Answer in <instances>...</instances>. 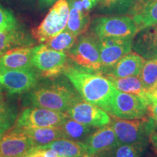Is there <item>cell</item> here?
Returning <instances> with one entry per match:
<instances>
[{
  "label": "cell",
  "instance_id": "obj_1",
  "mask_svg": "<svg viewBox=\"0 0 157 157\" xmlns=\"http://www.w3.org/2000/svg\"><path fill=\"white\" fill-rule=\"evenodd\" d=\"M82 99L109 112L116 87L109 77L78 66H67L63 73Z\"/></svg>",
  "mask_w": 157,
  "mask_h": 157
},
{
  "label": "cell",
  "instance_id": "obj_2",
  "mask_svg": "<svg viewBox=\"0 0 157 157\" xmlns=\"http://www.w3.org/2000/svg\"><path fill=\"white\" fill-rule=\"evenodd\" d=\"M80 95L68 84L60 82L37 85L27 94L25 102L31 106L66 112Z\"/></svg>",
  "mask_w": 157,
  "mask_h": 157
},
{
  "label": "cell",
  "instance_id": "obj_3",
  "mask_svg": "<svg viewBox=\"0 0 157 157\" xmlns=\"http://www.w3.org/2000/svg\"><path fill=\"white\" fill-rule=\"evenodd\" d=\"M111 125L119 145H143L147 146L149 137L154 130V119H113Z\"/></svg>",
  "mask_w": 157,
  "mask_h": 157
},
{
  "label": "cell",
  "instance_id": "obj_4",
  "mask_svg": "<svg viewBox=\"0 0 157 157\" xmlns=\"http://www.w3.org/2000/svg\"><path fill=\"white\" fill-rule=\"evenodd\" d=\"M69 10L68 0H58L33 31L34 39L39 42L45 43L63 31L67 25Z\"/></svg>",
  "mask_w": 157,
  "mask_h": 157
},
{
  "label": "cell",
  "instance_id": "obj_5",
  "mask_svg": "<svg viewBox=\"0 0 157 157\" xmlns=\"http://www.w3.org/2000/svg\"><path fill=\"white\" fill-rule=\"evenodd\" d=\"M91 29L98 39L107 37L133 39L139 31L132 17L126 15L98 17L92 23Z\"/></svg>",
  "mask_w": 157,
  "mask_h": 157
},
{
  "label": "cell",
  "instance_id": "obj_6",
  "mask_svg": "<svg viewBox=\"0 0 157 157\" xmlns=\"http://www.w3.org/2000/svg\"><path fill=\"white\" fill-rule=\"evenodd\" d=\"M68 57L76 66L101 73L98 39L91 35H82L68 52ZM102 74V73H101Z\"/></svg>",
  "mask_w": 157,
  "mask_h": 157
},
{
  "label": "cell",
  "instance_id": "obj_7",
  "mask_svg": "<svg viewBox=\"0 0 157 157\" xmlns=\"http://www.w3.org/2000/svg\"><path fill=\"white\" fill-rule=\"evenodd\" d=\"M32 64L43 77H57L67 67L68 55L42 44L33 48Z\"/></svg>",
  "mask_w": 157,
  "mask_h": 157
},
{
  "label": "cell",
  "instance_id": "obj_8",
  "mask_svg": "<svg viewBox=\"0 0 157 157\" xmlns=\"http://www.w3.org/2000/svg\"><path fill=\"white\" fill-rule=\"evenodd\" d=\"M148 108L147 98L117 90L111 102L109 113L119 119H143L149 112Z\"/></svg>",
  "mask_w": 157,
  "mask_h": 157
},
{
  "label": "cell",
  "instance_id": "obj_9",
  "mask_svg": "<svg viewBox=\"0 0 157 157\" xmlns=\"http://www.w3.org/2000/svg\"><path fill=\"white\" fill-rule=\"evenodd\" d=\"M39 76L34 67L0 69V84L9 95L28 93L38 84Z\"/></svg>",
  "mask_w": 157,
  "mask_h": 157
},
{
  "label": "cell",
  "instance_id": "obj_10",
  "mask_svg": "<svg viewBox=\"0 0 157 157\" xmlns=\"http://www.w3.org/2000/svg\"><path fill=\"white\" fill-rule=\"evenodd\" d=\"M68 117L66 112L40 107H29L23 109L15 121L17 127H60Z\"/></svg>",
  "mask_w": 157,
  "mask_h": 157
},
{
  "label": "cell",
  "instance_id": "obj_11",
  "mask_svg": "<svg viewBox=\"0 0 157 157\" xmlns=\"http://www.w3.org/2000/svg\"><path fill=\"white\" fill-rule=\"evenodd\" d=\"M132 40L133 39L130 38L116 37L98 39L101 73L107 74L122 57L132 51Z\"/></svg>",
  "mask_w": 157,
  "mask_h": 157
},
{
  "label": "cell",
  "instance_id": "obj_12",
  "mask_svg": "<svg viewBox=\"0 0 157 157\" xmlns=\"http://www.w3.org/2000/svg\"><path fill=\"white\" fill-rule=\"evenodd\" d=\"M66 113L74 120L92 127H102L111 122L108 112L85 101L81 96L71 105Z\"/></svg>",
  "mask_w": 157,
  "mask_h": 157
},
{
  "label": "cell",
  "instance_id": "obj_13",
  "mask_svg": "<svg viewBox=\"0 0 157 157\" xmlns=\"http://www.w3.org/2000/svg\"><path fill=\"white\" fill-rule=\"evenodd\" d=\"M34 148V143L21 127H15L0 137V157H21Z\"/></svg>",
  "mask_w": 157,
  "mask_h": 157
},
{
  "label": "cell",
  "instance_id": "obj_14",
  "mask_svg": "<svg viewBox=\"0 0 157 157\" xmlns=\"http://www.w3.org/2000/svg\"><path fill=\"white\" fill-rule=\"evenodd\" d=\"M83 143L85 144L87 154L96 156L105 154L119 145L111 124L102 127L93 132Z\"/></svg>",
  "mask_w": 157,
  "mask_h": 157
},
{
  "label": "cell",
  "instance_id": "obj_15",
  "mask_svg": "<svg viewBox=\"0 0 157 157\" xmlns=\"http://www.w3.org/2000/svg\"><path fill=\"white\" fill-rule=\"evenodd\" d=\"M133 50L149 60L157 57V24L141 29L132 40Z\"/></svg>",
  "mask_w": 157,
  "mask_h": 157
},
{
  "label": "cell",
  "instance_id": "obj_16",
  "mask_svg": "<svg viewBox=\"0 0 157 157\" xmlns=\"http://www.w3.org/2000/svg\"><path fill=\"white\" fill-rule=\"evenodd\" d=\"M128 13L139 31L157 24V0H134Z\"/></svg>",
  "mask_w": 157,
  "mask_h": 157
},
{
  "label": "cell",
  "instance_id": "obj_17",
  "mask_svg": "<svg viewBox=\"0 0 157 157\" xmlns=\"http://www.w3.org/2000/svg\"><path fill=\"white\" fill-rule=\"evenodd\" d=\"M33 48L30 46H21L6 52L0 57V69L34 67L32 64Z\"/></svg>",
  "mask_w": 157,
  "mask_h": 157
},
{
  "label": "cell",
  "instance_id": "obj_18",
  "mask_svg": "<svg viewBox=\"0 0 157 157\" xmlns=\"http://www.w3.org/2000/svg\"><path fill=\"white\" fill-rule=\"evenodd\" d=\"M145 61L146 60L136 52H130L122 57L110 69L106 75L115 78L138 76Z\"/></svg>",
  "mask_w": 157,
  "mask_h": 157
},
{
  "label": "cell",
  "instance_id": "obj_19",
  "mask_svg": "<svg viewBox=\"0 0 157 157\" xmlns=\"http://www.w3.org/2000/svg\"><path fill=\"white\" fill-rule=\"evenodd\" d=\"M31 39L18 25L0 31V57L12 49L21 46H29Z\"/></svg>",
  "mask_w": 157,
  "mask_h": 157
},
{
  "label": "cell",
  "instance_id": "obj_20",
  "mask_svg": "<svg viewBox=\"0 0 157 157\" xmlns=\"http://www.w3.org/2000/svg\"><path fill=\"white\" fill-rule=\"evenodd\" d=\"M28 135L34 143L35 147L46 146L54 140L65 138V135L60 127H21Z\"/></svg>",
  "mask_w": 157,
  "mask_h": 157
},
{
  "label": "cell",
  "instance_id": "obj_21",
  "mask_svg": "<svg viewBox=\"0 0 157 157\" xmlns=\"http://www.w3.org/2000/svg\"><path fill=\"white\" fill-rule=\"evenodd\" d=\"M39 148L52 149L61 157H82L87 153L85 144L83 142L68 138L58 139Z\"/></svg>",
  "mask_w": 157,
  "mask_h": 157
},
{
  "label": "cell",
  "instance_id": "obj_22",
  "mask_svg": "<svg viewBox=\"0 0 157 157\" xmlns=\"http://www.w3.org/2000/svg\"><path fill=\"white\" fill-rule=\"evenodd\" d=\"M69 8L68 22L65 30L78 36L85 32L89 26V15L86 13V10L77 8L71 2H69Z\"/></svg>",
  "mask_w": 157,
  "mask_h": 157
},
{
  "label": "cell",
  "instance_id": "obj_23",
  "mask_svg": "<svg viewBox=\"0 0 157 157\" xmlns=\"http://www.w3.org/2000/svg\"><path fill=\"white\" fill-rule=\"evenodd\" d=\"M65 138L75 141H84L93 133L92 127L83 124L71 118L69 116L60 126Z\"/></svg>",
  "mask_w": 157,
  "mask_h": 157
},
{
  "label": "cell",
  "instance_id": "obj_24",
  "mask_svg": "<svg viewBox=\"0 0 157 157\" xmlns=\"http://www.w3.org/2000/svg\"><path fill=\"white\" fill-rule=\"evenodd\" d=\"M109 77L114 85L116 89L122 93L132 94L146 98V91L138 76H128L124 78Z\"/></svg>",
  "mask_w": 157,
  "mask_h": 157
},
{
  "label": "cell",
  "instance_id": "obj_25",
  "mask_svg": "<svg viewBox=\"0 0 157 157\" xmlns=\"http://www.w3.org/2000/svg\"><path fill=\"white\" fill-rule=\"evenodd\" d=\"M138 77L146 93L155 87L157 82V57L145 61Z\"/></svg>",
  "mask_w": 157,
  "mask_h": 157
},
{
  "label": "cell",
  "instance_id": "obj_26",
  "mask_svg": "<svg viewBox=\"0 0 157 157\" xmlns=\"http://www.w3.org/2000/svg\"><path fill=\"white\" fill-rule=\"evenodd\" d=\"M76 36L69 31L64 30L53 38L45 42V44L52 50L68 52L76 42Z\"/></svg>",
  "mask_w": 157,
  "mask_h": 157
},
{
  "label": "cell",
  "instance_id": "obj_27",
  "mask_svg": "<svg viewBox=\"0 0 157 157\" xmlns=\"http://www.w3.org/2000/svg\"><path fill=\"white\" fill-rule=\"evenodd\" d=\"M17 117L15 108L0 98V137L11 128Z\"/></svg>",
  "mask_w": 157,
  "mask_h": 157
},
{
  "label": "cell",
  "instance_id": "obj_28",
  "mask_svg": "<svg viewBox=\"0 0 157 157\" xmlns=\"http://www.w3.org/2000/svg\"><path fill=\"white\" fill-rule=\"evenodd\" d=\"M146 146L143 145H118L112 150L100 155L103 157H143Z\"/></svg>",
  "mask_w": 157,
  "mask_h": 157
},
{
  "label": "cell",
  "instance_id": "obj_29",
  "mask_svg": "<svg viewBox=\"0 0 157 157\" xmlns=\"http://www.w3.org/2000/svg\"><path fill=\"white\" fill-rule=\"evenodd\" d=\"M134 0H101V6L104 10L112 13L129 12Z\"/></svg>",
  "mask_w": 157,
  "mask_h": 157
},
{
  "label": "cell",
  "instance_id": "obj_30",
  "mask_svg": "<svg viewBox=\"0 0 157 157\" xmlns=\"http://www.w3.org/2000/svg\"><path fill=\"white\" fill-rule=\"evenodd\" d=\"M17 24V21L13 13L0 6V25L8 28Z\"/></svg>",
  "mask_w": 157,
  "mask_h": 157
},
{
  "label": "cell",
  "instance_id": "obj_31",
  "mask_svg": "<svg viewBox=\"0 0 157 157\" xmlns=\"http://www.w3.org/2000/svg\"><path fill=\"white\" fill-rule=\"evenodd\" d=\"M146 98L148 101L149 105L157 104V87L153 88L151 90L147 93Z\"/></svg>",
  "mask_w": 157,
  "mask_h": 157
},
{
  "label": "cell",
  "instance_id": "obj_32",
  "mask_svg": "<svg viewBox=\"0 0 157 157\" xmlns=\"http://www.w3.org/2000/svg\"><path fill=\"white\" fill-rule=\"evenodd\" d=\"M29 157H46L44 149L36 147L28 154Z\"/></svg>",
  "mask_w": 157,
  "mask_h": 157
},
{
  "label": "cell",
  "instance_id": "obj_33",
  "mask_svg": "<svg viewBox=\"0 0 157 157\" xmlns=\"http://www.w3.org/2000/svg\"><path fill=\"white\" fill-rule=\"evenodd\" d=\"M58 0H39V7L42 9H45L51 5H53Z\"/></svg>",
  "mask_w": 157,
  "mask_h": 157
},
{
  "label": "cell",
  "instance_id": "obj_34",
  "mask_svg": "<svg viewBox=\"0 0 157 157\" xmlns=\"http://www.w3.org/2000/svg\"><path fill=\"white\" fill-rule=\"evenodd\" d=\"M149 112H151V118L154 120L157 121V104L153 105H149Z\"/></svg>",
  "mask_w": 157,
  "mask_h": 157
},
{
  "label": "cell",
  "instance_id": "obj_35",
  "mask_svg": "<svg viewBox=\"0 0 157 157\" xmlns=\"http://www.w3.org/2000/svg\"><path fill=\"white\" fill-rule=\"evenodd\" d=\"M149 140H150L153 146H154V149L157 152V133L155 132V131L151 132V134L150 135Z\"/></svg>",
  "mask_w": 157,
  "mask_h": 157
},
{
  "label": "cell",
  "instance_id": "obj_36",
  "mask_svg": "<svg viewBox=\"0 0 157 157\" xmlns=\"http://www.w3.org/2000/svg\"><path fill=\"white\" fill-rule=\"evenodd\" d=\"M45 151V156L46 157H61L59 155L50 148H43Z\"/></svg>",
  "mask_w": 157,
  "mask_h": 157
},
{
  "label": "cell",
  "instance_id": "obj_37",
  "mask_svg": "<svg viewBox=\"0 0 157 157\" xmlns=\"http://www.w3.org/2000/svg\"><path fill=\"white\" fill-rule=\"evenodd\" d=\"M82 157H99V156H96V155H92V154H87V153H86V154H84Z\"/></svg>",
  "mask_w": 157,
  "mask_h": 157
},
{
  "label": "cell",
  "instance_id": "obj_38",
  "mask_svg": "<svg viewBox=\"0 0 157 157\" xmlns=\"http://www.w3.org/2000/svg\"><path fill=\"white\" fill-rule=\"evenodd\" d=\"M90 1H91L92 2H93V5L95 6L96 5H97V3H98V2H99L101 1V0H90Z\"/></svg>",
  "mask_w": 157,
  "mask_h": 157
},
{
  "label": "cell",
  "instance_id": "obj_39",
  "mask_svg": "<svg viewBox=\"0 0 157 157\" xmlns=\"http://www.w3.org/2000/svg\"><path fill=\"white\" fill-rule=\"evenodd\" d=\"M154 130L157 131V121L154 120Z\"/></svg>",
  "mask_w": 157,
  "mask_h": 157
},
{
  "label": "cell",
  "instance_id": "obj_40",
  "mask_svg": "<svg viewBox=\"0 0 157 157\" xmlns=\"http://www.w3.org/2000/svg\"><path fill=\"white\" fill-rule=\"evenodd\" d=\"M23 1H24L27 3H32V2H34L35 0H23Z\"/></svg>",
  "mask_w": 157,
  "mask_h": 157
},
{
  "label": "cell",
  "instance_id": "obj_41",
  "mask_svg": "<svg viewBox=\"0 0 157 157\" xmlns=\"http://www.w3.org/2000/svg\"><path fill=\"white\" fill-rule=\"evenodd\" d=\"M8 28H10V27H8ZM7 29V28H6V27H4V26H1V25H0V31L4 30V29Z\"/></svg>",
  "mask_w": 157,
  "mask_h": 157
},
{
  "label": "cell",
  "instance_id": "obj_42",
  "mask_svg": "<svg viewBox=\"0 0 157 157\" xmlns=\"http://www.w3.org/2000/svg\"><path fill=\"white\" fill-rule=\"evenodd\" d=\"M1 93H2V86L0 84V96H1Z\"/></svg>",
  "mask_w": 157,
  "mask_h": 157
},
{
  "label": "cell",
  "instance_id": "obj_43",
  "mask_svg": "<svg viewBox=\"0 0 157 157\" xmlns=\"http://www.w3.org/2000/svg\"><path fill=\"white\" fill-rule=\"evenodd\" d=\"M21 157H29V156H28V154H27V155H25V156H21Z\"/></svg>",
  "mask_w": 157,
  "mask_h": 157
},
{
  "label": "cell",
  "instance_id": "obj_44",
  "mask_svg": "<svg viewBox=\"0 0 157 157\" xmlns=\"http://www.w3.org/2000/svg\"><path fill=\"white\" fill-rule=\"evenodd\" d=\"M157 87V82H156V85H155V87Z\"/></svg>",
  "mask_w": 157,
  "mask_h": 157
},
{
  "label": "cell",
  "instance_id": "obj_45",
  "mask_svg": "<svg viewBox=\"0 0 157 157\" xmlns=\"http://www.w3.org/2000/svg\"><path fill=\"white\" fill-rule=\"evenodd\" d=\"M0 98H1V96H0Z\"/></svg>",
  "mask_w": 157,
  "mask_h": 157
}]
</instances>
